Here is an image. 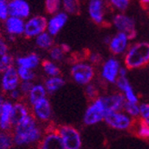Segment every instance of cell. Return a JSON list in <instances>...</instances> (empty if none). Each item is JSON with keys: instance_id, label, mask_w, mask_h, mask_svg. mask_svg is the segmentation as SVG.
<instances>
[{"instance_id": "1", "label": "cell", "mask_w": 149, "mask_h": 149, "mask_svg": "<svg viewBox=\"0 0 149 149\" xmlns=\"http://www.w3.org/2000/svg\"><path fill=\"white\" fill-rule=\"evenodd\" d=\"M45 130L32 115L27 116L23 122L14 126L11 130L14 145L17 146H32L38 144Z\"/></svg>"}, {"instance_id": "2", "label": "cell", "mask_w": 149, "mask_h": 149, "mask_svg": "<svg viewBox=\"0 0 149 149\" xmlns=\"http://www.w3.org/2000/svg\"><path fill=\"white\" fill-rule=\"evenodd\" d=\"M123 63L127 70L141 68L149 65V42L137 41L131 44L123 56Z\"/></svg>"}, {"instance_id": "3", "label": "cell", "mask_w": 149, "mask_h": 149, "mask_svg": "<svg viewBox=\"0 0 149 149\" xmlns=\"http://www.w3.org/2000/svg\"><path fill=\"white\" fill-rule=\"evenodd\" d=\"M70 76L76 84L86 86L92 83L95 78V66L86 60L76 61L72 64L70 68Z\"/></svg>"}, {"instance_id": "4", "label": "cell", "mask_w": 149, "mask_h": 149, "mask_svg": "<svg viewBox=\"0 0 149 149\" xmlns=\"http://www.w3.org/2000/svg\"><path fill=\"white\" fill-rule=\"evenodd\" d=\"M107 114V108L105 107L101 95H99L97 98L91 101L87 106L84 116L83 122L86 125H95L102 121H104V118Z\"/></svg>"}, {"instance_id": "5", "label": "cell", "mask_w": 149, "mask_h": 149, "mask_svg": "<svg viewBox=\"0 0 149 149\" xmlns=\"http://www.w3.org/2000/svg\"><path fill=\"white\" fill-rule=\"evenodd\" d=\"M56 128L65 149H81L83 142L81 134L77 128L71 125H61Z\"/></svg>"}, {"instance_id": "6", "label": "cell", "mask_w": 149, "mask_h": 149, "mask_svg": "<svg viewBox=\"0 0 149 149\" xmlns=\"http://www.w3.org/2000/svg\"><path fill=\"white\" fill-rule=\"evenodd\" d=\"M111 22L117 32L125 34L130 41L136 39L137 36L136 20L132 17L125 13H116L112 17Z\"/></svg>"}, {"instance_id": "7", "label": "cell", "mask_w": 149, "mask_h": 149, "mask_svg": "<svg viewBox=\"0 0 149 149\" xmlns=\"http://www.w3.org/2000/svg\"><path fill=\"white\" fill-rule=\"evenodd\" d=\"M105 122L109 127L119 130L125 131L133 128L135 120L130 116L126 115L124 111H108L104 118Z\"/></svg>"}, {"instance_id": "8", "label": "cell", "mask_w": 149, "mask_h": 149, "mask_svg": "<svg viewBox=\"0 0 149 149\" xmlns=\"http://www.w3.org/2000/svg\"><path fill=\"white\" fill-rule=\"evenodd\" d=\"M122 68V65L119 59L112 56L103 61L100 66V77L107 84H115L119 77V72Z\"/></svg>"}, {"instance_id": "9", "label": "cell", "mask_w": 149, "mask_h": 149, "mask_svg": "<svg viewBox=\"0 0 149 149\" xmlns=\"http://www.w3.org/2000/svg\"><path fill=\"white\" fill-rule=\"evenodd\" d=\"M47 18L42 15H36L25 20L24 36L28 38H36L37 36L47 31Z\"/></svg>"}, {"instance_id": "10", "label": "cell", "mask_w": 149, "mask_h": 149, "mask_svg": "<svg viewBox=\"0 0 149 149\" xmlns=\"http://www.w3.org/2000/svg\"><path fill=\"white\" fill-rule=\"evenodd\" d=\"M21 81L18 77L17 68L15 65L10 66L0 74V86L1 91L5 95H8L14 90L18 89Z\"/></svg>"}, {"instance_id": "11", "label": "cell", "mask_w": 149, "mask_h": 149, "mask_svg": "<svg viewBox=\"0 0 149 149\" xmlns=\"http://www.w3.org/2000/svg\"><path fill=\"white\" fill-rule=\"evenodd\" d=\"M31 115L39 124H47L51 121L53 109L48 98H44L31 106Z\"/></svg>"}, {"instance_id": "12", "label": "cell", "mask_w": 149, "mask_h": 149, "mask_svg": "<svg viewBox=\"0 0 149 149\" xmlns=\"http://www.w3.org/2000/svg\"><path fill=\"white\" fill-rule=\"evenodd\" d=\"M38 149H65L63 142L56 127H48L37 144Z\"/></svg>"}, {"instance_id": "13", "label": "cell", "mask_w": 149, "mask_h": 149, "mask_svg": "<svg viewBox=\"0 0 149 149\" xmlns=\"http://www.w3.org/2000/svg\"><path fill=\"white\" fill-rule=\"evenodd\" d=\"M130 40L127 36L124 33L116 32L114 36H111L109 43L107 44L110 52L115 56H124L130 46Z\"/></svg>"}, {"instance_id": "14", "label": "cell", "mask_w": 149, "mask_h": 149, "mask_svg": "<svg viewBox=\"0 0 149 149\" xmlns=\"http://www.w3.org/2000/svg\"><path fill=\"white\" fill-rule=\"evenodd\" d=\"M87 13L94 23L104 24L106 21V3L102 0H91L87 5Z\"/></svg>"}, {"instance_id": "15", "label": "cell", "mask_w": 149, "mask_h": 149, "mask_svg": "<svg viewBox=\"0 0 149 149\" xmlns=\"http://www.w3.org/2000/svg\"><path fill=\"white\" fill-rule=\"evenodd\" d=\"M9 16L16 17L23 20L30 17L31 6L26 0H11L8 1Z\"/></svg>"}, {"instance_id": "16", "label": "cell", "mask_w": 149, "mask_h": 149, "mask_svg": "<svg viewBox=\"0 0 149 149\" xmlns=\"http://www.w3.org/2000/svg\"><path fill=\"white\" fill-rule=\"evenodd\" d=\"M68 20V15H66L62 10L53 15V16H50V17L47 19V32L50 34L52 36H56L65 26Z\"/></svg>"}, {"instance_id": "17", "label": "cell", "mask_w": 149, "mask_h": 149, "mask_svg": "<svg viewBox=\"0 0 149 149\" xmlns=\"http://www.w3.org/2000/svg\"><path fill=\"white\" fill-rule=\"evenodd\" d=\"M31 115L30 108L28 104L23 100L13 103L12 114H11V123L12 126H16L17 125L23 122L25 119Z\"/></svg>"}, {"instance_id": "18", "label": "cell", "mask_w": 149, "mask_h": 149, "mask_svg": "<svg viewBox=\"0 0 149 149\" xmlns=\"http://www.w3.org/2000/svg\"><path fill=\"white\" fill-rule=\"evenodd\" d=\"M5 32L10 37H16L24 35L25 31V20L9 16L4 21Z\"/></svg>"}, {"instance_id": "19", "label": "cell", "mask_w": 149, "mask_h": 149, "mask_svg": "<svg viewBox=\"0 0 149 149\" xmlns=\"http://www.w3.org/2000/svg\"><path fill=\"white\" fill-rule=\"evenodd\" d=\"M102 100L105 104L107 112L108 111H123L125 100L120 92H115L107 95H101Z\"/></svg>"}, {"instance_id": "20", "label": "cell", "mask_w": 149, "mask_h": 149, "mask_svg": "<svg viewBox=\"0 0 149 149\" xmlns=\"http://www.w3.org/2000/svg\"><path fill=\"white\" fill-rule=\"evenodd\" d=\"M17 68H23L26 69L33 70L35 71L41 65V59L40 56L36 53H30L26 56H17L15 60Z\"/></svg>"}, {"instance_id": "21", "label": "cell", "mask_w": 149, "mask_h": 149, "mask_svg": "<svg viewBox=\"0 0 149 149\" xmlns=\"http://www.w3.org/2000/svg\"><path fill=\"white\" fill-rule=\"evenodd\" d=\"M13 108V102L8 99H6L0 115V130L10 132L13 128L11 123V114Z\"/></svg>"}, {"instance_id": "22", "label": "cell", "mask_w": 149, "mask_h": 149, "mask_svg": "<svg viewBox=\"0 0 149 149\" xmlns=\"http://www.w3.org/2000/svg\"><path fill=\"white\" fill-rule=\"evenodd\" d=\"M47 90L43 84H34L30 92L26 96V103L28 105H34L35 103L38 102L44 98H47Z\"/></svg>"}, {"instance_id": "23", "label": "cell", "mask_w": 149, "mask_h": 149, "mask_svg": "<svg viewBox=\"0 0 149 149\" xmlns=\"http://www.w3.org/2000/svg\"><path fill=\"white\" fill-rule=\"evenodd\" d=\"M65 80L63 77L57 76V77H47L44 81V86L46 88L47 94H54L65 86Z\"/></svg>"}, {"instance_id": "24", "label": "cell", "mask_w": 149, "mask_h": 149, "mask_svg": "<svg viewBox=\"0 0 149 149\" xmlns=\"http://www.w3.org/2000/svg\"><path fill=\"white\" fill-rule=\"evenodd\" d=\"M35 43L38 48L42 50H49L54 47V36L46 31L36 37Z\"/></svg>"}, {"instance_id": "25", "label": "cell", "mask_w": 149, "mask_h": 149, "mask_svg": "<svg viewBox=\"0 0 149 149\" xmlns=\"http://www.w3.org/2000/svg\"><path fill=\"white\" fill-rule=\"evenodd\" d=\"M41 68L43 72L47 76V77L60 76V68L56 63L53 62L50 59H45L41 62Z\"/></svg>"}, {"instance_id": "26", "label": "cell", "mask_w": 149, "mask_h": 149, "mask_svg": "<svg viewBox=\"0 0 149 149\" xmlns=\"http://www.w3.org/2000/svg\"><path fill=\"white\" fill-rule=\"evenodd\" d=\"M133 128L135 129V133L138 137L146 140L149 139V125L145 122L137 119L134 124Z\"/></svg>"}, {"instance_id": "27", "label": "cell", "mask_w": 149, "mask_h": 149, "mask_svg": "<svg viewBox=\"0 0 149 149\" xmlns=\"http://www.w3.org/2000/svg\"><path fill=\"white\" fill-rule=\"evenodd\" d=\"M61 10L66 15H77L80 10V4L76 0H64Z\"/></svg>"}, {"instance_id": "28", "label": "cell", "mask_w": 149, "mask_h": 149, "mask_svg": "<svg viewBox=\"0 0 149 149\" xmlns=\"http://www.w3.org/2000/svg\"><path fill=\"white\" fill-rule=\"evenodd\" d=\"M14 146L11 132L0 130V149H12Z\"/></svg>"}, {"instance_id": "29", "label": "cell", "mask_w": 149, "mask_h": 149, "mask_svg": "<svg viewBox=\"0 0 149 149\" xmlns=\"http://www.w3.org/2000/svg\"><path fill=\"white\" fill-rule=\"evenodd\" d=\"M123 111L134 120H137L139 118V104L125 102Z\"/></svg>"}, {"instance_id": "30", "label": "cell", "mask_w": 149, "mask_h": 149, "mask_svg": "<svg viewBox=\"0 0 149 149\" xmlns=\"http://www.w3.org/2000/svg\"><path fill=\"white\" fill-rule=\"evenodd\" d=\"M61 7L62 2L59 0H46L45 1V9L50 16H53V15L61 11Z\"/></svg>"}, {"instance_id": "31", "label": "cell", "mask_w": 149, "mask_h": 149, "mask_svg": "<svg viewBox=\"0 0 149 149\" xmlns=\"http://www.w3.org/2000/svg\"><path fill=\"white\" fill-rule=\"evenodd\" d=\"M48 51H49L50 60H52L55 63L62 61L64 59V57H65V53L61 48L60 45H58V46H55V45H54V47L52 48H50Z\"/></svg>"}, {"instance_id": "32", "label": "cell", "mask_w": 149, "mask_h": 149, "mask_svg": "<svg viewBox=\"0 0 149 149\" xmlns=\"http://www.w3.org/2000/svg\"><path fill=\"white\" fill-rule=\"evenodd\" d=\"M17 71L21 82H33L36 78V73L33 70L26 69L23 68H17Z\"/></svg>"}, {"instance_id": "33", "label": "cell", "mask_w": 149, "mask_h": 149, "mask_svg": "<svg viewBox=\"0 0 149 149\" xmlns=\"http://www.w3.org/2000/svg\"><path fill=\"white\" fill-rule=\"evenodd\" d=\"M130 1L128 0H111L109 6L111 8L117 11V13H125V11L129 7Z\"/></svg>"}, {"instance_id": "34", "label": "cell", "mask_w": 149, "mask_h": 149, "mask_svg": "<svg viewBox=\"0 0 149 149\" xmlns=\"http://www.w3.org/2000/svg\"><path fill=\"white\" fill-rule=\"evenodd\" d=\"M14 58L9 53L0 54V74L14 65Z\"/></svg>"}, {"instance_id": "35", "label": "cell", "mask_w": 149, "mask_h": 149, "mask_svg": "<svg viewBox=\"0 0 149 149\" xmlns=\"http://www.w3.org/2000/svg\"><path fill=\"white\" fill-rule=\"evenodd\" d=\"M85 94L89 100H95L99 96V89L95 84L90 83L85 86Z\"/></svg>"}, {"instance_id": "36", "label": "cell", "mask_w": 149, "mask_h": 149, "mask_svg": "<svg viewBox=\"0 0 149 149\" xmlns=\"http://www.w3.org/2000/svg\"><path fill=\"white\" fill-rule=\"evenodd\" d=\"M121 94L124 95L125 102L138 104V101H139L138 95H136V93L135 92V90L133 89L132 86H129L127 88H125Z\"/></svg>"}, {"instance_id": "37", "label": "cell", "mask_w": 149, "mask_h": 149, "mask_svg": "<svg viewBox=\"0 0 149 149\" xmlns=\"http://www.w3.org/2000/svg\"><path fill=\"white\" fill-rule=\"evenodd\" d=\"M139 119L149 125V103L139 104Z\"/></svg>"}, {"instance_id": "38", "label": "cell", "mask_w": 149, "mask_h": 149, "mask_svg": "<svg viewBox=\"0 0 149 149\" xmlns=\"http://www.w3.org/2000/svg\"><path fill=\"white\" fill-rule=\"evenodd\" d=\"M115 85H116V88L118 89V91L120 93H122L125 88H127L129 86H131L127 77H121V76L118 77Z\"/></svg>"}, {"instance_id": "39", "label": "cell", "mask_w": 149, "mask_h": 149, "mask_svg": "<svg viewBox=\"0 0 149 149\" xmlns=\"http://www.w3.org/2000/svg\"><path fill=\"white\" fill-rule=\"evenodd\" d=\"M8 17V1H6V0H0V20L5 21Z\"/></svg>"}, {"instance_id": "40", "label": "cell", "mask_w": 149, "mask_h": 149, "mask_svg": "<svg viewBox=\"0 0 149 149\" xmlns=\"http://www.w3.org/2000/svg\"><path fill=\"white\" fill-rule=\"evenodd\" d=\"M88 63H90L92 65H95L98 64H102V56L99 53H96V52H90L87 55V60Z\"/></svg>"}, {"instance_id": "41", "label": "cell", "mask_w": 149, "mask_h": 149, "mask_svg": "<svg viewBox=\"0 0 149 149\" xmlns=\"http://www.w3.org/2000/svg\"><path fill=\"white\" fill-rule=\"evenodd\" d=\"M33 85H34L33 82H21L20 83L18 89L20 90L21 94L23 95L24 97H26V96L28 95V93L30 92Z\"/></svg>"}, {"instance_id": "42", "label": "cell", "mask_w": 149, "mask_h": 149, "mask_svg": "<svg viewBox=\"0 0 149 149\" xmlns=\"http://www.w3.org/2000/svg\"><path fill=\"white\" fill-rule=\"evenodd\" d=\"M8 96V100H10L11 102L15 103V102H17V101H20L22 100V98L24 97L23 95L21 94L19 89H17V90H14L12 91L11 93H9L8 95H6Z\"/></svg>"}, {"instance_id": "43", "label": "cell", "mask_w": 149, "mask_h": 149, "mask_svg": "<svg viewBox=\"0 0 149 149\" xmlns=\"http://www.w3.org/2000/svg\"><path fill=\"white\" fill-rule=\"evenodd\" d=\"M8 44H7L5 37L0 35V54H6L8 53Z\"/></svg>"}, {"instance_id": "44", "label": "cell", "mask_w": 149, "mask_h": 149, "mask_svg": "<svg viewBox=\"0 0 149 149\" xmlns=\"http://www.w3.org/2000/svg\"><path fill=\"white\" fill-rule=\"evenodd\" d=\"M60 47H61V48L63 49V51L65 52V54H68V52L70 51V47L68 46V44H65V43H63V44H61V45H60Z\"/></svg>"}, {"instance_id": "45", "label": "cell", "mask_w": 149, "mask_h": 149, "mask_svg": "<svg viewBox=\"0 0 149 149\" xmlns=\"http://www.w3.org/2000/svg\"><path fill=\"white\" fill-rule=\"evenodd\" d=\"M127 69H126L125 66H122L121 69H120V72H119V76L121 77H127Z\"/></svg>"}, {"instance_id": "46", "label": "cell", "mask_w": 149, "mask_h": 149, "mask_svg": "<svg viewBox=\"0 0 149 149\" xmlns=\"http://www.w3.org/2000/svg\"><path fill=\"white\" fill-rule=\"evenodd\" d=\"M6 98L4 97V95H0V115H1V110H2V107H3V104L5 102Z\"/></svg>"}, {"instance_id": "47", "label": "cell", "mask_w": 149, "mask_h": 149, "mask_svg": "<svg viewBox=\"0 0 149 149\" xmlns=\"http://www.w3.org/2000/svg\"><path fill=\"white\" fill-rule=\"evenodd\" d=\"M1 93H2V91H1V86H0V95H1Z\"/></svg>"}]
</instances>
